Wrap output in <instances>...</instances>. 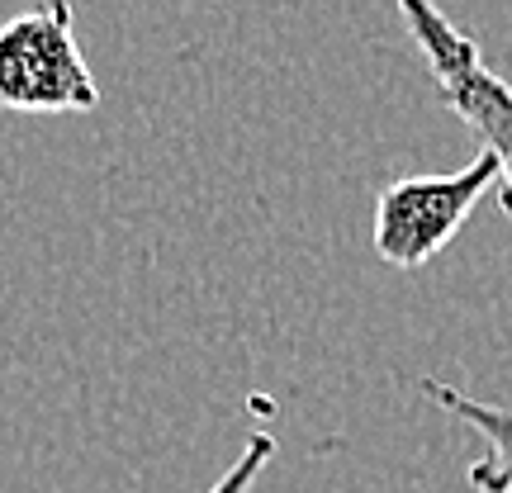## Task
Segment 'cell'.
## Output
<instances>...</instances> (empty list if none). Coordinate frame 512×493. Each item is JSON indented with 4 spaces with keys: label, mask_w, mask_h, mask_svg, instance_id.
<instances>
[{
    "label": "cell",
    "mask_w": 512,
    "mask_h": 493,
    "mask_svg": "<svg viewBox=\"0 0 512 493\" xmlns=\"http://www.w3.org/2000/svg\"><path fill=\"white\" fill-rule=\"evenodd\" d=\"M408 38L418 43L427 72L437 81V95L456 110V119L479 138V152H489L498 166V200L512 214V86L484 62L479 43L437 0H394Z\"/></svg>",
    "instance_id": "obj_1"
},
{
    "label": "cell",
    "mask_w": 512,
    "mask_h": 493,
    "mask_svg": "<svg viewBox=\"0 0 512 493\" xmlns=\"http://www.w3.org/2000/svg\"><path fill=\"white\" fill-rule=\"evenodd\" d=\"M0 110L91 114L100 86L76 43L72 0H34L0 24Z\"/></svg>",
    "instance_id": "obj_2"
},
{
    "label": "cell",
    "mask_w": 512,
    "mask_h": 493,
    "mask_svg": "<svg viewBox=\"0 0 512 493\" xmlns=\"http://www.w3.org/2000/svg\"><path fill=\"white\" fill-rule=\"evenodd\" d=\"M498 185V166L489 152H479L470 166L446 171V176H403L389 181L375 195V223L370 242L375 256L394 271H418L432 256H441L465 219L475 214V204Z\"/></svg>",
    "instance_id": "obj_3"
},
{
    "label": "cell",
    "mask_w": 512,
    "mask_h": 493,
    "mask_svg": "<svg viewBox=\"0 0 512 493\" xmlns=\"http://www.w3.org/2000/svg\"><path fill=\"white\" fill-rule=\"evenodd\" d=\"M418 389H422V399H432L446 418H456L465 432L479 437V456L465 465L470 489L475 493H512V408L484 403V399H475V394L456 389V384L437 380V375H427Z\"/></svg>",
    "instance_id": "obj_4"
},
{
    "label": "cell",
    "mask_w": 512,
    "mask_h": 493,
    "mask_svg": "<svg viewBox=\"0 0 512 493\" xmlns=\"http://www.w3.org/2000/svg\"><path fill=\"white\" fill-rule=\"evenodd\" d=\"M271 460H275V437L271 432H252L247 446H242V456L233 460V465H228V470H223L204 493H252V484L266 475Z\"/></svg>",
    "instance_id": "obj_5"
}]
</instances>
